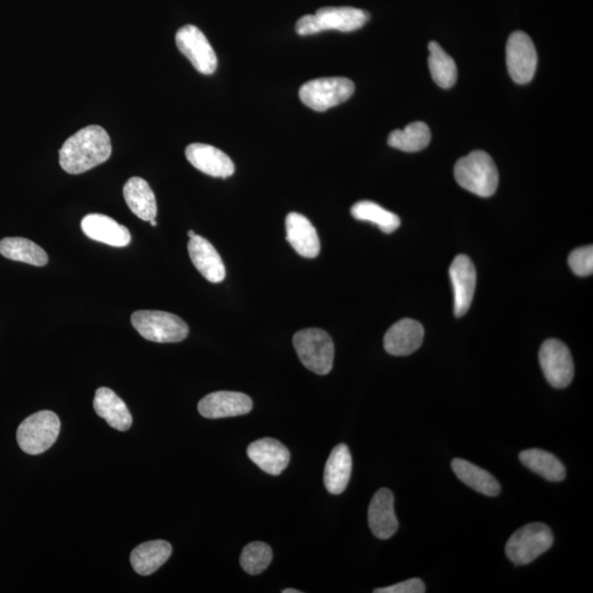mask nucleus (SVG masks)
I'll list each match as a JSON object with an SVG mask.
<instances>
[{"label":"nucleus","mask_w":593,"mask_h":593,"mask_svg":"<svg viewBox=\"0 0 593 593\" xmlns=\"http://www.w3.org/2000/svg\"><path fill=\"white\" fill-rule=\"evenodd\" d=\"M368 524L374 536L380 539H388L398 531L395 498L389 489H379L374 495L368 508Z\"/></svg>","instance_id":"nucleus-14"},{"label":"nucleus","mask_w":593,"mask_h":593,"mask_svg":"<svg viewBox=\"0 0 593 593\" xmlns=\"http://www.w3.org/2000/svg\"><path fill=\"white\" fill-rule=\"evenodd\" d=\"M315 17L319 34L327 30L353 33L363 28L370 15L362 9L353 7H325L317 10Z\"/></svg>","instance_id":"nucleus-20"},{"label":"nucleus","mask_w":593,"mask_h":593,"mask_svg":"<svg viewBox=\"0 0 593 593\" xmlns=\"http://www.w3.org/2000/svg\"><path fill=\"white\" fill-rule=\"evenodd\" d=\"M94 409L116 430L128 431L132 426V416L128 407L114 390L106 387L97 389L94 398Z\"/></svg>","instance_id":"nucleus-21"},{"label":"nucleus","mask_w":593,"mask_h":593,"mask_svg":"<svg viewBox=\"0 0 593 593\" xmlns=\"http://www.w3.org/2000/svg\"><path fill=\"white\" fill-rule=\"evenodd\" d=\"M351 214L357 220L372 222L386 235L395 232L401 224L398 216L369 200L359 201V203L355 204L352 206Z\"/></svg>","instance_id":"nucleus-30"},{"label":"nucleus","mask_w":593,"mask_h":593,"mask_svg":"<svg viewBox=\"0 0 593 593\" xmlns=\"http://www.w3.org/2000/svg\"><path fill=\"white\" fill-rule=\"evenodd\" d=\"M553 543L552 529L543 523H529L509 538L506 553L513 564L528 565L548 552Z\"/></svg>","instance_id":"nucleus-5"},{"label":"nucleus","mask_w":593,"mask_h":593,"mask_svg":"<svg viewBox=\"0 0 593 593\" xmlns=\"http://www.w3.org/2000/svg\"><path fill=\"white\" fill-rule=\"evenodd\" d=\"M286 239L299 256L315 258L320 253V239L314 225L305 216L290 213L286 218Z\"/></svg>","instance_id":"nucleus-19"},{"label":"nucleus","mask_w":593,"mask_h":593,"mask_svg":"<svg viewBox=\"0 0 593 593\" xmlns=\"http://www.w3.org/2000/svg\"><path fill=\"white\" fill-rule=\"evenodd\" d=\"M296 31L299 35H312L319 34L315 15H306L296 24Z\"/></svg>","instance_id":"nucleus-34"},{"label":"nucleus","mask_w":593,"mask_h":593,"mask_svg":"<svg viewBox=\"0 0 593 593\" xmlns=\"http://www.w3.org/2000/svg\"><path fill=\"white\" fill-rule=\"evenodd\" d=\"M252 409L250 397L236 391H216L204 397L198 404L200 415L206 419L245 416Z\"/></svg>","instance_id":"nucleus-12"},{"label":"nucleus","mask_w":593,"mask_h":593,"mask_svg":"<svg viewBox=\"0 0 593 593\" xmlns=\"http://www.w3.org/2000/svg\"><path fill=\"white\" fill-rule=\"evenodd\" d=\"M539 364L550 386L566 388L574 379L575 367L569 348L563 342L549 338L539 349Z\"/></svg>","instance_id":"nucleus-8"},{"label":"nucleus","mask_w":593,"mask_h":593,"mask_svg":"<svg viewBox=\"0 0 593 593\" xmlns=\"http://www.w3.org/2000/svg\"><path fill=\"white\" fill-rule=\"evenodd\" d=\"M176 45L178 50L188 58L193 66L204 75H211L218 67L213 46L203 34V31L193 25H187L177 31Z\"/></svg>","instance_id":"nucleus-9"},{"label":"nucleus","mask_w":593,"mask_h":593,"mask_svg":"<svg viewBox=\"0 0 593 593\" xmlns=\"http://www.w3.org/2000/svg\"><path fill=\"white\" fill-rule=\"evenodd\" d=\"M431 131L427 125L417 121L404 130H395L388 137V145L397 150L412 153L425 150L431 142Z\"/></svg>","instance_id":"nucleus-28"},{"label":"nucleus","mask_w":593,"mask_h":593,"mask_svg":"<svg viewBox=\"0 0 593 593\" xmlns=\"http://www.w3.org/2000/svg\"><path fill=\"white\" fill-rule=\"evenodd\" d=\"M425 338V329L420 322L402 319L386 333L384 347L394 357H407L419 349Z\"/></svg>","instance_id":"nucleus-15"},{"label":"nucleus","mask_w":593,"mask_h":593,"mask_svg":"<svg viewBox=\"0 0 593 593\" xmlns=\"http://www.w3.org/2000/svg\"><path fill=\"white\" fill-rule=\"evenodd\" d=\"M455 475L460 481L470 487L471 489L488 497L500 494L501 487L498 480L488 471L478 467L462 458H455L452 462Z\"/></svg>","instance_id":"nucleus-25"},{"label":"nucleus","mask_w":593,"mask_h":593,"mask_svg":"<svg viewBox=\"0 0 593 593\" xmlns=\"http://www.w3.org/2000/svg\"><path fill=\"white\" fill-rule=\"evenodd\" d=\"M185 155L195 168L209 176L227 178L236 172L231 158L213 146L193 143L186 147Z\"/></svg>","instance_id":"nucleus-13"},{"label":"nucleus","mask_w":593,"mask_h":593,"mask_svg":"<svg viewBox=\"0 0 593 593\" xmlns=\"http://www.w3.org/2000/svg\"><path fill=\"white\" fill-rule=\"evenodd\" d=\"M247 457L265 473L277 476L287 468L290 462L288 448L277 439L265 437L250 444Z\"/></svg>","instance_id":"nucleus-16"},{"label":"nucleus","mask_w":593,"mask_h":593,"mask_svg":"<svg viewBox=\"0 0 593 593\" xmlns=\"http://www.w3.org/2000/svg\"><path fill=\"white\" fill-rule=\"evenodd\" d=\"M0 254L15 262L45 266L49 262L46 252L35 242L25 237H5L0 241Z\"/></svg>","instance_id":"nucleus-26"},{"label":"nucleus","mask_w":593,"mask_h":593,"mask_svg":"<svg viewBox=\"0 0 593 593\" xmlns=\"http://www.w3.org/2000/svg\"><path fill=\"white\" fill-rule=\"evenodd\" d=\"M150 224H151L152 226H157V222L156 221V219H155V220H151V221H150Z\"/></svg>","instance_id":"nucleus-37"},{"label":"nucleus","mask_w":593,"mask_h":593,"mask_svg":"<svg viewBox=\"0 0 593 593\" xmlns=\"http://www.w3.org/2000/svg\"><path fill=\"white\" fill-rule=\"evenodd\" d=\"M568 264L577 276L588 277L593 273V246L576 248L570 253Z\"/></svg>","instance_id":"nucleus-32"},{"label":"nucleus","mask_w":593,"mask_h":593,"mask_svg":"<svg viewBox=\"0 0 593 593\" xmlns=\"http://www.w3.org/2000/svg\"><path fill=\"white\" fill-rule=\"evenodd\" d=\"M124 196L132 213L141 220H155L157 215L156 195L150 185L141 177H132L126 183Z\"/></svg>","instance_id":"nucleus-23"},{"label":"nucleus","mask_w":593,"mask_h":593,"mask_svg":"<svg viewBox=\"0 0 593 593\" xmlns=\"http://www.w3.org/2000/svg\"><path fill=\"white\" fill-rule=\"evenodd\" d=\"M352 455L346 444H338L333 448L326 464L325 485L332 495H341L346 491L352 475Z\"/></svg>","instance_id":"nucleus-22"},{"label":"nucleus","mask_w":593,"mask_h":593,"mask_svg":"<svg viewBox=\"0 0 593 593\" xmlns=\"http://www.w3.org/2000/svg\"><path fill=\"white\" fill-rule=\"evenodd\" d=\"M272 559V548L267 544L253 542L243 548L240 563L248 575H259L268 568Z\"/></svg>","instance_id":"nucleus-31"},{"label":"nucleus","mask_w":593,"mask_h":593,"mask_svg":"<svg viewBox=\"0 0 593 593\" xmlns=\"http://www.w3.org/2000/svg\"><path fill=\"white\" fill-rule=\"evenodd\" d=\"M172 555V545L163 539L139 545L131 554V565L137 574H155Z\"/></svg>","instance_id":"nucleus-24"},{"label":"nucleus","mask_w":593,"mask_h":593,"mask_svg":"<svg viewBox=\"0 0 593 593\" xmlns=\"http://www.w3.org/2000/svg\"><path fill=\"white\" fill-rule=\"evenodd\" d=\"M428 51H430L428 68H430L433 81L444 89L453 87L457 81V63L436 41L428 44Z\"/></svg>","instance_id":"nucleus-29"},{"label":"nucleus","mask_w":593,"mask_h":593,"mask_svg":"<svg viewBox=\"0 0 593 593\" xmlns=\"http://www.w3.org/2000/svg\"><path fill=\"white\" fill-rule=\"evenodd\" d=\"M375 593H425L426 586L419 578H412L409 580L399 582V584L378 588L374 590Z\"/></svg>","instance_id":"nucleus-33"},{"label":"nucleus","mask_w":593,"mask_h":593,"mask_svg":"<svg viewBox=\"0 0 593 593\" xmlns=\"http://www.w3.org/2000/svg\"><path fill=\"white\" fill-rule=\"evenodd\" d=\"M282 592L283 593H300L301 591L296 590V589H285Z\"/></svg>","instance_id":"nucleus-35"},{"label":"nucleus","mask_w":593,"mask_h":593,"mask_svg":"<svg viewBox=\"0 0 593 593\" xmlns=\"http://www.w3.org/2000/svg\"><path fill=\"white\" fill-rule=\"evenodd\" d=\"M507 66L517 84L532 81L538 66V53L533 41L522 31H516L507 44Z\"/></svg>","instance_id":"nucleus-10"},{"label":"nucleus","mask_w":593,"mask_h":593,"mask_svg":"<svg viewBox=\"0 0 593 593\" xmlns=\"http://www.w3.org/2000/svg\"><path fill=\"white\" fill-rule=\"evenodd\" d=\"M518 457L526 467L544 479L558 483L566 477L564 464L555 455L543 451V449H527V451L521 452Z\"/></svg>","instance_id":"nucleus-27"},{"label":"nucleus","mask_w":593,"mask_h":593,"mask_svg":"<svg viewBox=\"0 0 593 593\" xmlns=\"http://www.w3.org/2000/svg\"><path fill=\"white\" fill-rule=\"evenodd\" d=\"M60 430L61 422L55 412L39 411L21 422L17 441L25 453L39 455L52 447Z\"/></svg>","instance_id":"nucleus-6"},{"label":"nucleus","mask_w":593,"mask_h":593,"mask_svg":"<svg viewBox=\"0 0 593 593\" xmlns=\"http://www.w3.org/2000/svg\"><path fill=\"white\" fill-rule=\"evenodd\" d=\"M449 277L454 291V314L457 317L467 314L473 303L477 273L468 256L460 254L454 258L449 268Z\"/></svg>","instance_id":"nucleus-11"},{"label":"nucleus","mask_w":593,"mask_h":593,"mask_svg":"<svg viewBox=\"0 0 593 593\" xmlns=\"http://www.w3.org/2000/svg\"><path fill=\"white\" fill-rule=\"evenodd\" d=\"M355 85L347 77H323L307 82L301 86L299 98L312 110L327 111L346 103L352 97Z\"/></svg>","instance_id":"nucleus-7"},{"label":"nucleus","mask_w":593,"mask_h":593,"mask_svg":"<svg viewBox=\"0 0 593 593\" xmlns=\"http://www.w3.org/2000/svg\"><path fill=\"white\" fill-rule=\"evenodd\" d=\"M197 235H196V233L193 230L188 231L189 239H193V237H195Z\"/></svg>","instance_id":"nucleus-36"},{"label":"nucleus","mask_w":593,"mask_h":593,"mask_svg":"<svg viewBox=\"0 0 593 593\" xmlns=\"http://www.w3.org/2000/svg\"><path fill=\"white\" fill-rule=\"evenodd\" d=\"M131 323L142 337L151 342L178 343L189 335L187 323L169 312L136 311L131 316Z\"/></svg>","instance_id":"nucleus-3"},{"label":"nucleus","mask_w":593,"mask_h":593,"mask_svg":"<svg viewBox=\"0 0 593 593\" xmlns=\"http://www.w3.org/2000/svg\"><path fill=\"white\" fill-rule=\"evenodd\" d=\"M294 347L306 368L317 375L331 372L335 361V343L326 331L305 329L296 332Z\"/></svg>","instance_id":"nucleus-4"},{"label":"nucleus","mask_w":593,"mask_h":593,"mask_svg":"<svg viewBox=\"0 0 593 593\" xmlns=\"http://www.w3.org/2000/svg\"><path fill=\"white\" fill-rule=\"evenodd\" d=\"M82 230L89 239L115 247L130 245V231L108 216L92 214L84 216Z\"/></svg>","instance_id":"nucleus-17"},{"label":"nucleus","mask_w":593,"mask_h":593,"mask_svg":"<svg viewBox=\"0 0 593 593\" xmlns=\"http://www.w3.org/2000/svg\"><path fill=\"white\" fill-rule=\"evenodd\" d=\"M188 253L194 266L210 283L218 284L226 278V266L218 251L200 236L189 239Z\"/></svg>","instance_id":"nucleus-18"},{"label":"nucleus","mask_w":593,"mask_h":593,"mask_svg":"<svg viewBox=\"0 0 593 593\" xmlns=\"http://www.w3.org/2000/svg\"><path fill=\"white\" fill-rule=\"evenodd\" d=\"M111 152L113 147L107 131L103 126H88L62 146L60 166L68 174H83L108 161Z\"/></svg>","instance_id":"nucleus-1"},{"label":"nucleus","mask_w":593,"mask_h":593,"mask_svg":"<svg viewBox=\"0 0 593 593\" xmlns=\"http://www.w3.org/2000/svg\"><path fill=\"white\" fill-rule=\"evenodd\" d=\"M454 175L459 186L479 197H490L499 185L496 164L484 151H474L460 158L455 166Z\"/></svg>","instance_id":"nucleus-2"}]
</instances>
